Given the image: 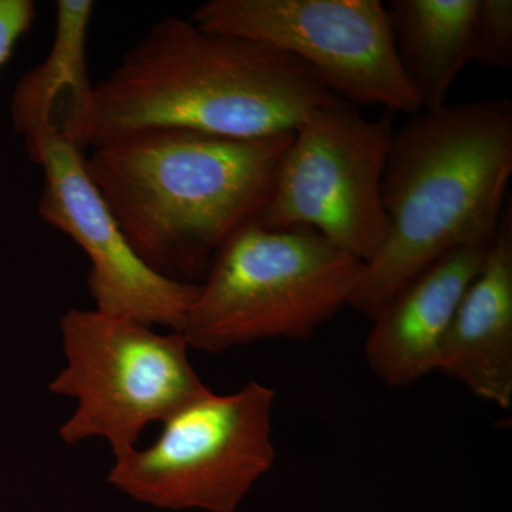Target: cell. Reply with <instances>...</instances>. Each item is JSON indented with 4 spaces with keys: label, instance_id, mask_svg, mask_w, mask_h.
Listing matches in <instances>:
<instances>
[{
    "label": "cell",
    "instance_id": "cell-1",
    "mask_svg": "<svg viewBox=\"0 0 512 512\" xmlns=\"http://www.w3.org/2000/svg\"><path fill=\"white\" fill-rule=\"evenodd\" d=\"M292 136L153 128L97 144L87 170L138 258L201 284L220 249L264 214Z\"/></svg>",
    "mask_w": 512,
    "mask_h": 512
},
{
    "label": "cell",
    "instance_id": "cell-2",
    "mask_svg": "<svg viewBox=\"0 0 512 512\" xmlns=\"http://www.w3.org/2000/svg\"><path fill=\"white\" fill-rule=\"evenodd\" d=\"M335 99L292 56L168 16L94 86L90 146L153 128L275 136Z\"/></svg>",
    "mask_w": 512,
    "mask_h": 512
},
{
    "label": "cell",
    "instance_id": "cell-3",
    "mask_svg": "<svg viewBox=\"0 0 512 512\" xmlns=\"http://www.w3.org/2000/svg\"><path fill=\"white\" fill-rule=\"evenodd\" d=\"M512 175V104L419 111L394 130L382 181L387 237L348 306L372 320L444 255L493 241Z\"/></svg>",
    "mask_w": 512,
    "mask_h": 512
},
{
    "label": "cell",
    "instance_id": "cell-4",
    "mask_svg": "<svg viewBox=\"0 0 512 512\" xmlns=\"http://www.w3.org/2000/svg\"><path fill=\"white\" fill-rule=\"evenodd\" d=\"M363 266L312 229L249 225L215 255L180 333L208 353L312 338L348 305Z\"/></svg>",
    "mask_w": 512,
    "mask_h": 512
},
{
    "label": "cell",
    "instance_id": "cell-5",
    "mask_svg": "<svg viewBox=\"0 0 512 512\" xmlns=\"http://www.w3.org/2000/svg\"><path fill=\"white\" fill-rule=\"evenodd\" d=\"M66 365L49 383L76 409L59 429L67 446L106 440L114 458L137 447L151 423H163L208 392L190 346L178 332H157L128 316L69 309L60 320Z\"/></svg>",
    "mask_w": 512,
    "mask_h": 512
},
{
    "label": "cell",
    "instance_id": "cell-6",
    "mask_svg": "<svg viewBox=\"0 0 512 512\" xmlns=\"http://www.w3.org/2000/svg\"><path fill=\"white\" fill-rule=\"evenodd\" d=\"M275 392L208 390L163 421L153 444L114 458L107 483L158 510L235 512L274 466Z\"/></svg>",
    "mask_w": 512,
    "mask_h": 512
},
{
    "label": "cell",
    "instance_id": "cell-7",
    "mask_svg": "<svg viewBox=\"0 0 512 512\" xmlns=\"http://www.w3.org/2000/svg\"><path fill=\"white\" fill-rule=\"evenodd\" d=\"M393 136L389 117L369 119L342 99L313 110L293 130L256 224L312 229L363 264L372 261L387 237L382 181Z\"/></svg>",
    "mask_w": 512,
    "mask_h": 512
},
{
    "label": "cell",
    "instance_id": "cell-8",
    "mask_svg": "<svg viewBox=\"0 0 512 512\" xmlns=\"http://www.w3.org/2000/svg\"><path fill=\"white\" fill-rule=\"evenodd\" d=\"M190 19L292 56L357 107L421 111L379 0H208Z\"/></svg>",
    "mask_w": 512,
    "mask_h": 512
},
{
    "label": "cell",
    "instance_id": "cell-9",
    "mask_svg": "<svg viewBox=\"0 0 512 512\" xmlns=\"http://www.w3.org/2000/svg\"><path fill=\"white\" fill-rule=\"evenodd\" d=\"M25 146L45 178L40 218L89 258L94 309L180 333L200 284L164 278L138 258L90 178L82 148L46 130L26 136Z\"/></svg>",
    "mask_w": 512,
    "mask_h": 512
},
{
    "label": "cell",
    "instance_id": "cell-10",
    "mask_svg": "<svg viewBox=\"0 0 512 512\" xmlns=\"http://www.w3.org/2000/svg\"><path fill=\"white\" fill-rule=\"evenodd\" d=\"M491 244L444 255L380 309L365 345L367 365L377 379L390 387H407L439 369L448 329Z\"/></svg>",
    "mask_w": 512,
    "mask_h": 512
},
{
    "label": "cell",
    "instance_id": "cell-11",
    "mask_svg": "<svg viewBox=\"0 0 512 512\" xmlns=\"http://www.w3.org/2000/svg\"><path fill=\"white\" fill-rule=\"evenodd\" d=\"M439 372L474 396L512 404V215L504 211L480 271L473 279L441 346Z\"/></svg>",
    "mask_w": 512,
    "mask_h": 512
},
{
    "label": "cell",
    "instance_id": "cell-12",
    "mask_svg": "<svg viewBox=\"0 0 512 512\" xmlns=\"http://www.w3.org/2000/svg\"><path fill=\"white\" fill-rule=\"evenodd\" d=\"M94 8L90 0H57L49 55L20 77L10 100V121L20 136L46 130L82 150L90 146L94 84L87 37Z\"/></svg>",
    "mask_w": 512,
    "mask_h": 512
},
{
    "label": "cell",
    "instance_id": "cell-13",
    "mask_svg": "<svg viewBox=\"0 0 512 512\" xmlns=\"http://www.w3.org/2000/svg\"><path fill=\"white\" fill-rule=\"evenodd\" d=\"M478 0H390L397 56L421 111L446 106L454 80L473 57Z\"/></svg>",
    "mask_w": 512,
    "mask_h": 512
},
{
    "label": "cell",
    "instance_id": "cell-14",
    "mask_svg": "<svg viewBox=\"0 0 512 512\" xmlns=\"http://www.w3.org/2000/svg\"><path fill=\"white\" fill-rule=\"evenodd\" d=\"M471 60L495 69L512 66L511 0H478Z\"/></svg>",
    "mask_w": 512,
    "mask_h": 512
},
{
    "label": "cell",
    "instance_id": "cell-15",
    "mask_svg": "<svg viewBox=\"0 0 512 512\" xmlns=\"http://www.w3.org/2000/svg\"><path fill=\"white\" fill-rule=\"evenodd\" d=\"M36 15L33 0H0V69L9 62L20 39L28 35Z\"/></svg>",
    "mask_w": 512,
    "mask_h": 512
}]
</instances>
